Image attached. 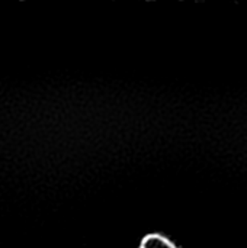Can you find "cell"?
<instances>
[{"instance_id":"1","label":"cell","mask_w":247,"mask_h":248,"mask_svg":"<svg viewBox=\"0 0 247 248\" xmlns=\"http://www.w3.org/2000/svg\"><path fill=\"white\" fill-rule=\"evenodd\" d=\"M140 248H178L169 238L160 235V234H150L144 237L141 241Z\"/></svg>"}]
</instances>
